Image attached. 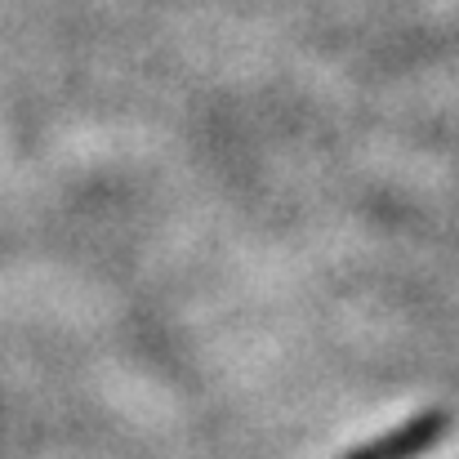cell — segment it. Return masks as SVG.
Segmentation results:
<instances>
[{"instance_id":"obj_1","label":"cell","mask_w":459,"mask_h":459,"mask_svg":"<svg viewBox=\"0 0 459 459\" xmlns=\"http://www.w3.org/2000/svg\"><path fill=\"white\" fill-rule=\"evenodd\" d=\"M446 429H451V415L446 411H424V415L406 420L402 429H388L370 446H357L348 459H420L446 437Z\"/></svg>"}]
</instances>
